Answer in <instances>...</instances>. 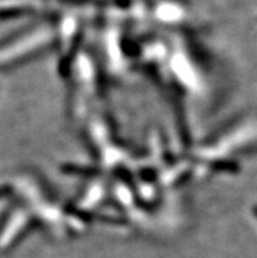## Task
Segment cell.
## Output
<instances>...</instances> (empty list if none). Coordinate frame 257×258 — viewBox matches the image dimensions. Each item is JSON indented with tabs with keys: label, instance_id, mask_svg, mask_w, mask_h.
<instances>
[{
	"label": "cell",
	"instance_id": "cell-1",
	"mask_svg": "<svg viewBox=\"0 0 257 258\" xmlns=\"http://www.w3.org/2000/svg\"><path fill=\"white\" fill-rule=\"evenodd\" d=\"M254 214H256V216H257V207H254Z\"/></svg>",
	"mask_w": 257,
	"mask_h": 258
}]
</instances>
